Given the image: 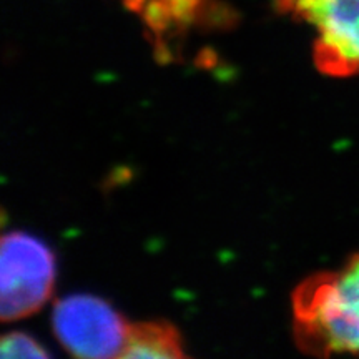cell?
Instances as JSON below:
<instances>
[{
  "instance_id": "cell-1",
  "label": "cell",
  "mask_w": 359,
  "mask_h": 359,
  "mask_svg": "<svg viewBox=\"0 0 359 359\" xmlns=\"http://www.w3.org/2000/svg\"><path fill=\"white\" fill-rule=\"evenodd\" d=\"M296 341L316 356H359V255L339 271L309 276L293 293Z\"/></svg>"
},
{
  "instance_id": "cell-2",
  "label": "cell",
  "mask_w": 359,
  "mask_h": 359,
  "mask_svg": "<svg viewBox=\"0 0 359 359\" xmlns=\"http://www.w3.org/2000/svg\"><path fill=\"white\" fill-rule=\"evenodd\" d=\"M55 278L53 253L42 240L24 231L7 233L0 253V316L20 320L50 298Z\"/></svg>"
},
{
  "instance_id": "cell-3",
  "label": "cell",
  "mask_w": 359,
  "mask_h": 359,
  "mask_svg": "<svg viewBox=\"0 0 359 359\" xmlns=\"http://www.w3.org/2000/svg\"><path fill=\"white\" fill-rule=\"evenodd\" d=\"M278 7L316 29L314 62L323 74H359V0H278Z\"/></svg>"
},
{
  "instance_id": "cell-4",
  "label": "cell",
  "mask_w": 359,
  "mask_h": 359,
  "mask_svg": "<svg viewBox=\"0 0 359 359\" xmlns=\"http://www.w3.org/2000/svg\"><path fill=\"white\" fill-rule=\"evenodd\" d=\"M55 336L79 358H122L128 323L100 298L72 294L55 303L52 314Z\"/></svg>"
},
{
  "instance_id": "cell-5",
  "label": "cell",
  "mask_w": 359,
  "mask_h": 359,
  "mask_svg": "<svg viewBox=\"0 0 359 359\" xmlns=\"http://www.w3.org/2000/svg\"><path fill=\"white\" fill-rule=\"evenodd\" d=\"M185 356L178 331L167 321H143L128 325L122 358L177 359Z\"/></svg>"
},
{
  "instance_id": "cell-6",
  "label": "cell",
  "mask_w": 359,
  "mask_h": 359,
  "mask_svg": "<svg viewBox=\"0 0 359 359\" xmlns=\"http://www.w3.org/2000/svg\"><path fill=\"white\" fill-rule=\"evenodd\" d=\"M0 356L8 358H48V353L37 341L24 333H8L0 343Z\"/></svg>"
}]
</instances>
